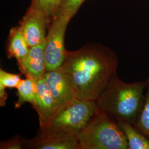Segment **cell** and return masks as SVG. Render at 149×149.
Returning <instances> with one entry per match:
<instances>
[{
  "label": "cell",
  "instance_id": "6da1fadb",
  "mask_svg": "<svg viewBox=\"0 0 149 149\" xmlns=\"http://www.w3.org/2000/svg\"><path fill=\"white\" fill-rule=\"evenodd\" d=\"M119 60L111 49L88 43L74 51H66L61 71L68 74L77 98L96 101L117 74Z\"/></svg>",
  "mask_w": 149,
  "mask_h": 149
},
{
  "label": "cell",
  "instance_id": "7a4b0ae2",
  "mask_svg": "<svg viewBox=\"0 0 149 149\" xmlns=\"http://www.w3.org/2000/svg\"><path fill=\"white\" fill-rule=\"evenodd\" d=\"M146 87V81L127 83L116 74L96 100L97 106L100 111L116 122L134 125L143 105Z\"/></svg>",
  "mask_w": 149,
  "mask_h": 149
},
{
  "label": "cell",
  "instance_id": "3957f363",
  "mask_svg": "<svg viewBox=\"0 0 149 149\" xmlns=\"http://www.w3.org/2000/svg\"><path fill=\"white\" fill-rule=\"evenodd\" d=\"M77 138L79 149H128L127 139L117 122L100 111Z\"/></svg>",
  "mask_w": 149,
  "mask_h": 149
},
{
  "label": "cell",
  "instance_id": "277c9868",
  "mask_svg": "<svg viewBox=\"0 0 149 149\" xmlns=\"http://www.w3.org/2000/svg\"><path fill=\"white\" fill-rule=\"evenodd\" d=\"M98 111L96 101L74 98L58 107L40 129L63 131L77 136Z\"/></svg>",
  "mask_w": 149,
  "mask_h": 149
},
{
  "label": "cell",
  "instance_id": "5b68a950",
  "mask_svg": "<svg viewBox=\"0 0 149 149\" xmlns=\"http://www.w3.org/2000/svg\"><path fill=\"white\" fill-rule=\"evenodd\" d=\"M71 19L68 16L55 17L48 29L45 48L47 72L59 70L63 64L67 51L65 35Z\"/></svg>",
  "mask_w": 149,
  "mask_h": 149
},
{
  "label": "cell",
  "instance_id": "8992f818",
  "mask_svg": "<svg viewBox=\"0 0 149 149\" xmlns=\"http://www.w3.org/2000/svg\"><path fill=\"white\" fill-rule=\"evenodd\" d=\"M23 149H79L77 136L68 132L39 129L37 135L24 140Z\"/></svg>",
  "mask_w": 149,
  "mask_h": 149
},
{
  "label": "cell",
  "instance_id": "52a82bcc",
  "mask_svg": "<svg viewBox=\"0 0 149 149\" xmlns=\"http://www.w3.org/2000/svg\"><path fill=\"white\" fill-rule=\"evenodd\" d=\"M18 26L28 45L31 48L45 39L47 29H49L50 24L42 12L29 7Z\"/></svg>",
  "mask_w": 149,
  "mask_h": 149
},
{
  "label": "cell",
  "instance_id": "ba28073f",
  "mask_svg": "<svg viewBox=\"0 0 149 149\" xmlns=\"http://www.w3.org/2000/svg\"><path fill=\"white\" fill-rule=\"evenodd\" d=\"M44 79L53 96L57 108L77 98L71 78L60 70L47 71Z\"/></svg>",
  "mask_w": 149,
  "mask_h": 149
},
{
  "label": "cell",
  "instance_id": "9c48e42d",
  "mask_svg": "<svg viewBox=\"0 0 149 149\" xmlns=\"http://www.w3.org/2000/svg\"><path fill=\"white\" fill-rule=\"evenodd\" d=\"M37 93L32 106L39 116L40 128L52 118L57 109L56 102L44 77L36 80Z\"/></svg>",
  "mask_w": 149,
  "mask_h": 149
},
{
  "label": "cell",
  "instance_id": "30bf717a",
  "mask_svg": "<svg viewBox=\"0 0 149 149\" xmlns=\"http://www.w3.org/2000/svg\"><path fill=\"white\" fill-rule=\"evenodd\" d=\"M45 39L29 49L21 68L19 69L26 77L35 80L42 79L47 72L45 59Z\"/></svg>",
  "mask_w": 149,
  "mask_h": 149
},
{
  "label": "cell",
  "instance_id": "8fae6325",
  "mask_svg": "<svg viewBox=\"0 0 149 149\" xmlns=\"http://www.w3.org/2000/svg\"><path fill=\"white\" fill-rule=\"evenodd\" d=\"M29 47L18 25L10 29L6 45V53L8 58L16 59L19 69L23 64L29 50Z\"/></svg>",
  "mask_w": 149,
  "mask_h": 149
},
{
  "label": "cell",
  "instance_id": "7c38bea8",
  "mask_svg": "<svg viewBox=\"0 0 149 149\" xmlns=\"http://www.w3.org/2000/svg\"><path fill=\"white\" fill-rule=\"evenodd\" d=\"M127 139L128 149H149V138L130 123L118 120Z\"/></svg>",
  "mask_w": 149,
  "mask_h": 149
},
{
  "label": "cell",
  "instance_id": "4fadbf2b",
  "mask_svg": "<svg viewBox=\"0 0 149 149\" xmlns=\"http://www.w3.org/2000/svg\"><path fill=\"white\" fill-rule=\"evenodd\" d=\"M16 88L18 100L15 103V108H19L26 103L33 104L37 93L36 80L26 77L22 79Z\"/></svg>",
  "mask_w": 149,
  "mask_h": 149
},
{
  "label": "cell",
  "instance_id": "5bb4252c",
  "mask_svg": "<svg viewBox=\"0 0 149 149\" xmlns=\"http://www.w3.org/2000/svg\"><path fill=\"white\" fill-rule=\"evenodd\" d=\"M146 87L143 105L134 125L149 138V77L146 80Z\"/></svg>",
  "mask_w": 149,
  "mask_h": 149
},
{
  "label": "cell",
  "instance_id": "9a60e30c",
  "mask_svg": "<svg viewBox=\"0 0 149 149\" xmlns=\"http://www.w3.org/2000/svg\"><path fill=\"white\" fill-rule=\"evenodd\" d=\"M60 0H32L30 8L42 12L51 24Z\"/></svg>",
  "mask_w": 149,
  "mask_h": 149
},
{
  "label": "cell",
  "instance_id": "2e32d148",
  "mask_svg": "<svg viewBox=\"0 0 149 149\" xmlns=\"http://www.w3.org/2000/svg\"><path fill=\"white\" fill-rule=\"evenodd\" d=\"M85 1V0H60L54 17L66 16L71 19Z\"/></svg>",
  "mask_w": 149,
  "mask_h": 149
},
{
  "label": "cell",
  "instance_id": "e0dca14e",
  "mask_svg": "<svg viewBox=\"0 0 149 149\" xmlns=\"http://www.w3.org/2000/svg\"><path fill=\"white\" fill-rule=\"evenodd\" d=\"M20 74H12L0 69V84L6 88H17L21 81Z\"/></svg>",
  "mask_w": 149,
  "mask_h": 149
},
{
  "label": "cell",
  "instance_id": "ac0fdd59",
  "mask_svg": "<svg viewBox=\"0 0 149 149\" xmlns=\"http://www.w3.org/2000/svg\"><path fill=\"white\" fill-rule=\"evenodd\" d=\"M24 140V139L22 138L19 135H16L13 138L2 141L0 144V149H23Z\"/></svg>",
  "mask_w": 149,
  "mask_h": 149
},
{
  "label": "cell",
  "instance_id": "d6986e66",
  "mask_svg": "<svg viewBox=\"0 0 149 149\" xmlns=\"http://www.w3.org/2000/svg\"><path fill=\"white\" fill-rule=\"evenodd\" d=\"M8 94L6 91L5 87L0 84V106H5Z\"/></svg>",
  "mask_w": 149,
  "mask_h": 149
}]
</instances>
